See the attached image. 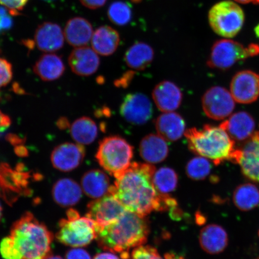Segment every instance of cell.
Returning a JSON list of instances; mask_svg holds the SVG:
<instances>
[{"mask_svg": "<svg viewBox=\"0 0 259 259\" xmlns=\"http://www.w3.org/2000/svg\"><path fill=\"white\" fill-rule=\"evenodd\" d=\"M155 168L150 163L134 162L115 177L109 193L114 196L128 211L145 218L154 210L166 211L165 194L155 188Z\"/></svg>", "mask_w": 259, "mask_h": 259, "instance_id": "1", "label": "cell"}, {"mask_svg": "<svg viewBox=\"0 0 259 259\" xmlns=\"http://www.w3.org/2000/svg\"><path fill=\"white\" fill-rule=\"evenodd\" d=\"M150 232L145 218L126 211L117 221L103 227L97 226V243L103 250L120 254L128 259L130 251L143 245Z\"/></svg>", "mask_w": 259, "mask_h": 259, "instance_id": "2", "label": "cell"}, {"mask_svg": "<svg viewBox=\"0 0 259 259\" xmlns=\"http://www.w3.org/2000/svg\"><path fill=\"white\" fill-rule=\"evenodd\" d=\"M184 136L193 153L208 158L215 165L225 161L235 163L238 148L234 139L220 126L206 124L200 129L191 128L186 131Z\"/></svg>", "mask_w": 259, "mask_h": 259, "instance_id": "3", "label": "cell"}, {"mask_svg": "<svg viewBox=\"0 0 259 259\" xmlns=\"http://www.w3.org/2000/svg\"><path fill=\"white\" fill-rule=\"evenodd\" d=\"M22 259H45L51 254L53 235L44 223L31 212H26L14 223L11 235Z\"/></svg>", "mask_w": 259, "mask_h": 259, "instance_id": "4", "label": "cell"}, {"mask_svg": "<svg viewBox=\"0 0 259 259\" xmlns=\"http://www.w3.org/2000/svg\"><path fill=\"white\" fill-rule=\"evenodd\" d=\"M67 218L58 223L57 240L65 245L77 248L85 247L96 239L97 225L93 220L80 218L76 209L67 210Z\"/></svg>", "mask_w": 259, "mask_h": 259, "instance_id": "5", "label": "cell"}, {"mask_svg": "<svg viewBox=\"0 0 259 259\" xmlns=\"http://www.w3.org/2000/svg\"><path fill=\"white\" fill-rule=\"evenodd\" d=\"M134 148L118 136L105 138L100 142L96 159L107 172L116 177L131 165Z\"/></svg>", "mask_w": 259, "mask_h": 259, "instance_id": "6", "label": "cell"}, {"mask_svg": "<svg viewBox=\"0 0 259 259\" xmlns=\"http://www.w3.org/2000/svg\"><path fill=\"white\" fill-rule=\"evenodd\" d=\"M244 14L235 2L223 1L210 9L208 20L216 34L225 38H232L237 35L244 25Z\"/></svg>", "mask_w": 259, "mask_h": 259, "instance_id": "7", "label": "cell"}, {"mask_svg": "<svg viewBox=\"0 0 259 259\" xmlns=\"http://www.w3.org/2000/svg\"><path fill=\"white\" fill-rule=\"evenodd\" d=\"M259 54V45L250 44L244 47L229 39L217 41L213 44L207 64L210 68L226 70L239 61Z\"/></svg>", "mask_w": 259, "mask_h": 259, "instance_id": "8", "label": "cell"}, {"mask_svg": "<svg viewBox=\"0 0 259 259\" xmlns=\"http://www.w3.org/2000/svg\"><path fill=\"white\" fill-rule=\"evenodd\" d=\"M30 178L24 164L19 163L14 169L7 163H0V196L12 205L19 197L30 196Z\"/></svg>", "mask_w": 259, "mask_h": 259, "instance_id": "9", "label": "cell"}, {"mask_svg": "<svg viewBox=\"0 0 259 259\" xmlns=\"http://www.w3.org/2000/svg\"><path fill=\"white\" fill-rule=\"evenodd\" d=\"M235 100L224 87L215 86L207 90L202 97V108L206 115L214 120H223L232 114Z\"/></svg>", "mask_w": 259, "mask_h": 259, "instance_id": "10", "label": "cell"}, {"mask_svg": "<svg viewBox=\"0 0 259 259\" xmlns=\"http://www.w3.org/2000/svg\"><path fill=\"white\" fill-rule=\"evenodd\" d=\"M87 210V218L93 220L97 227L105 226L117 221L127 211L111 193L90 202Z\"/></svg>", "mask_w": 259, "mask_h": 259, "instance_id": "11", "label": "cell"}, {"mask_svg": "<svg viewBox=\"0 0 259 259\" xmlns=\"http://www.w3.org/2000/svg\"><path fill=\"white\" fill-rule=\"evenodd\" d=\"M120 113L132 124L143 125L153 115V106L147 96L142 93L129 94L120 107Z\"/></svg>", "mask_w": 259, "mask_h": 259, "instance_id": "12", "label": "cell"}, {"mask_svg": "<svg viewBox=\"0 0 259 259\" xmlns=\"http://www.w3.org/2000/svg\"><path fill=\"white\" fill-rule=\"evenodd\" d=\"M230 92L236 102L250 104L259 97V74L251 70H243L233 77Z\"/></svg>", "mask_w": 259, "mask_h": 259, "instance_id": "13", "label": "cell"}, {"mask_svg": "<svg viewBox=\"0 0 259 259\" xmlns=\"http://www.w3.org/2000/svg\"><path fill=\"white\" fill-rule=\"evenodd\" d=\"M235 163L239 165L244 177L259 183V132H255L238 148Z\"/></svg>", "mask_w": 259, "mask_h": 259, "instance_id": "14", "label": "cell"}, {"mask_svg": "<svg viewBox=\"0 0 259 259\" xmlns=\"http://www.w3.org/2000/svg\"><path fill=\"white\" fill-rule=\"evenodd\" d=\"M85 155V148L82 145L66 142L54 148L51 160L56 169L62 171H70L79 166Z\"/></svg>", "mask_w": 259, "mask_h": 259, "instance_id": "15", "label": "cell"}, {"mask_svg": "<svg viewBox=\"0 0 259 259\" xmlns=\"http://www.w3.org/2000/svg\"><path fill=\"white\" fill-rule=\"evenodd\" d=\"M64 34L59 25L46 22L38 26L34 44L45 53H54L64 46Z\"/></svg>", "mask_w": 259, "mask_h": 259, "instance_id": "16", "label": "cell"}, {"mask_svg": "<svg viewBox=\"0 0 259 259\" xmlns=\"http://www.w3.org/2000/svg\"><path fill=\"white\" fill-rule=\"evenodd\" d=\"M152 96L157 108L163 113L176 111L183 100V93L179 87L169 80L157 84Z\"/></svg>", "mask_w": 259, "mask_h": 259, "instance_id": "17", "label": "cell"}, {"mask_svg": "<svg viewBox=\"0 0 259 259\" xmlns=\"http://www.w3.org/2000/svg\"><path fill=\"white\" fill-rule=\"evenodd\" d=\"M220 126L225 129L234 141L239 142L247 141L255 132L254 118L244 111L232 113Z\"/></svg>", "mask_w": 259, "mask_h": 259, "instance_id": "18", "label": "cell"}, {"mask_svg": "<svg viewBox=\"0 0 259 259\" xmlns=\"http://www.w3.org/2000/svg\"><path fill=\"white\" fill-rule=\"evenodd\" d=\"M69 64L71 69L77 75L89 76L98 70L100 58L93 48L77 47L70 54Z\"/></svg>", "mask_w": 259, "mask_h": 259, "instance_id": "19", "label": "cell"}, {"mask_svg": "<svg viewBox=\"0 0 259 259\" xmlns=\"http://www.w3.org/2000/svg\"><path fill=\"white\" fill-rule=\"evenodd\" d=\"M155 127L158 135L166 141L179 140L186 132V122L178 113L164 112L155 121Z\"/></svg>", "mask_w": 259, "mask_h": 259, "instance_id": "20", "label": "cell"}, {"mask_svg": "<svg viewBox=\"0 0 259 259\" xmlns=\"http://www.w3.org/2000/svg\"><path fill=\"white\" fill-rule=\"evenodd\" d=\"M228 242L226 230L219 225H209L200 231V245L202 250L209 254L221 253L228 247Z\"/></svg>", "mask_w": 259, "mask_h": 259, "instance_id": "21", "label": "cell"}, {"mask_svg": "<svg viewBox=\"0 0 259 259\" xmlns=\"http://www.w3.org/2000/svg\"><path fill=\"white\" fill-rule=\"evenodd\" d=\"M139 153L148 163H159L168 156L169 147L166 140L160 135L150 134L146 136L141 141Z\"/></svg>", "mask_w": 259, "mask_h": 259, "instance_id": "22", "label": "cell"}, {"mask_svg": "<svg viewBox=\"0 0 259 259\" xmlns=\"http://www.w3.org/2000/svg\"><path fill=\"white\" fill-rule=\"evenodd\" d=\"M94 32L92 24L85 18L75 17L68 21L64 28V37L74 47H85L92 40Z\"/></svg>", "mask_w": 259, "mask_h": 259, "instance_id": "23", "label": "cell"}, {"mask_svg": "<svg viewBox=\"0 0 259 259\" xmlns=\"http://www.w3.org/2000/svg\"><path fill=\"white\" fill-rule=\"evenodd\" d=\"M82 196L79 184L70 178H63L57 181L53 189L54 201L62 207L76 205Z\"/></svg>", "mask_w": 259, "mask_h": 259, "instance_id": "24", "label": "cell"}, {"mask_svg": "<svg viewBox=\"0 0 259 259\" xmlns=\"http://www.w3.org/2000/svg\"><path fill=\"white\" fill-rule=\"evenodd\" d=\"M120 37L115 29L103 25L94 32L92 38V48L97 54L109 56L115 53L119 46Z\"/></svg>", "mask_w": 259, "mask_h": 259, "instance_id": "25", "label": "cell"}, {"mask_svg": "<svg viewBox=\"0 0 259 259\" xmlns=\"http://www.w3.org/2000/svg\"><path fill=\"white\" fill-rule=\"evenodd\" d=\"M33 70L41 79L50 82L60 78L63 75L65 66L60 56L54 54H46L37 61Z\"/></svg>", "mask_w": 259, "mask_h": 259, "instance_id": "26", "label": "cell"}, {"mask_svg": "<svg viewBox=\"0 0 259 259\" xmlns=\"http://www.w3.org/2000/svg\"><path fill=\"white\" fill-rule=\"evenodd\" d=\"M82 189L86 195L91 198L99 199L109 193V177L103 171L90 170L83 175L82 180Z\"/></svg>", "mask_w": 259, "mask_h": 259, "instance_id": "27", "label": "cell"}, {"mask_svg": "<svg viewBox=\"0 0 259 259\" xmlns=\"http://www.w3.org/2000/svg\"><path fill=\"white\" fill-rule=\"evenodd\" d=\"M154 57L153 49L150 45L138 42L126 52L124 60L128 67L136 70H143L149 66Z\"/></svg>", "mask_w": 259, "mask_h": 259, "instance_id": "28", "label": "cell"}, {"mask_svg": "<svg viewBox=\"0 0 259 259\" xmlns=\"http://www.w3.org/2000/svg\"><path fill=\"white\" fill-rule=\"evenodd\" d=\"M233 202L241 211H249L259 205V190L252 183H244L236 188Z\"/></svg>", "mask_w": 259, "mask_h": 259, "instance_id": "29", "label": "cell"}, {"mask_svg": "<svg viewBox=\"0 0 259 259\" xmlns=\"http://www.w3.org/2000/svg\"><path fill=\"white\" fill-rule=\"evenodd\" d=\"M70 134L76 143L89 145L97 138L98 128L92 119L83 116L73 122L71 125Z\"/></svg>", "mask_w": 259, "mask_h": 259, "instance_id": "30", "label": "cell"}, {"mask_svg": "<svg viewBox=\"0 0 259 259\" xmlns=\"http://www.w3.org/2000/svg\"><path fill=\"white\" fill-rule=\"evenodd\" d=\"M178 182L176 171L170 167H163L155 171L153 183L158 192L161 194L166 195L174 192L177 189Z\"/></svg>", "mask_w": 259, "mask_h": 259, "instance_id": "31", "label": "cell"}, {"mask_svg": "<svg viewBox=\"0 0 259 259\" xmlns=\"http://www.w3.org/2000/svg\"><path fill=\"white\" fill-rule=\"evenodd\" d=\"M211 169L212 165L208 158L199 155L188 162L186 174L192 180H203L209 176Z\"/></svg>", "mask_w": 259, "mask_h": 259, "instance_id": "32", "label": "cell"}, {"mask_svg": "<svg viewBox=\"0 0 259 259\" xmlns=\"http://www.w3.org/2000/svg\"><path fill=\"white\" fill-rule=\"evenodd\" d=\"M110 21L117 25L127 24L132 19L131 8L124 2H115L109 6L108 11Z\"/></svg>", "mask_w": 259, "mask_h": 259, "instance_id": "33", "label": "cell"}, {"mask_svg": "<svg viewBox=\"0 0 259 259\" xmlns=\"http://www.w3.org/2000/svg\"><path fill=\"white\" fill-rule=\"evenodd\" d=\"M0 254L4 259H22L21 252L11 236L3 239L0 243Z\"/></svg>", "mask_w": 259, "mask_h": 259, "instance_id": "34", "label": "cell"}, {"mask_svg": "<svg viewBox=\"0 0 259 259\" xmlns=\"http://www.w3.org/2000/svg\"><path fill=\"white\" fill-rule=\"evenodd\" d=\"M132 259H163L155 248L151 246L141 245L132 251Z\"/></svg>", "mask_w": 259, "mask_h": 259, "instance_id": "35", "label": "cell"}, {"mask_svg": "<svg viewBox=\"0 0 259 259\" xmlns=\"http://www.w3.org/2000/svg\"><path fill=\"white\" fill-rule=\"evenodd\" d=\"M12 76V64L7 60L0 58V89L11 82Z\"/></svg>", "mask_w": 259, "mask_h": 259, "instance_id": "36", "label": "cell"}, {"mask_svg": "<svg viewBox=\"0 0 259 259\" xmlns=\"http://www.w3.org/2000/svg\"><path fill=\"white\" fill-rule=\"evenodd\" d=\"M29 0H0V5L8 10L12 16L20 15Z\"/></svg>", "mask_w": 259, "mask_h": 259, "instance_id": "37", "label": "cell"}, {"mask_svg": "<svg viewBox=\"0 0 259 259\" xmlns=\"http://www.w3.org/2000/svg\"><path fill=\"white\" fill-rule=\"evenodd\" d=\"M13 26L12 15L4 6H0V34H4Z\"/></svg>", "mask_w": 259, "mask_h": 259, "instance_id": "38", "label": "cell"}, {"mask_svg": "<svg viewBox=\"0 0 259 259\" xmlns=\"http://www.w3.org/2000/svg\"><path fill=\"white\" fill-rule=\"evenodd\" d=\"M66 259H92L88 252L81 248L72 249L67 252Z\"/></svg>", "mask_w": 259, "mask_h": 259, "instance_id": "39", "label": "cell"}, {"mask_svg": "<svg viewBox=\"0 0 259 259\" xmlns=\"http://www.w3.org/2000/svg\"><path fill=\"white\" fill-rule=\"evenodd\" d=\"M82 5L90 9H97L105 5L107 0H79Z\"/></svg>", "mask_w": 259, "mask_h": 259, "instance_id": "40", "label": "cell"}, {"mask_svg": "<svg viewBox=\"0 0 259 259\" xmlns=\"http://www.w3.org/2000/svg\"><path fill=\"white\" fill-rule=\"evenodd\" d=\"M134 73L133 72H127V73L123 74L121 78H119L115 82V85L116 87H127L130 82H131L133 77L134 76Z\"/></svg>", "mask_w": 259, "mask_h": 259, "instance_id": "41", "label": "cell"}, {"mask_svg": "<svg viewBox=\"0 0 259 259\" xmlns=\"http://www.w3.org/2000/svg\"><path fill=\"white\" fill-rule=\"evenodd\" d=\"M11 119L0 111V134L11 124Z\"/></svg>", "mask_w": 259, "mask_h": 259, "instance_id": "42", "label": "cell"}, {"mask_svg": "<svg viewBox=\"0 0 259 259\" xmlns=\"http://www.w3.org/2000/svg\"><path fill=\"white\" fill-rule=\"evenodd\" d=\"M6 139H7L10 143L15 145V147L24 144V139L19 138L18 136L16 135H9L6 137Z\"/></svg>", "mask_w": 259, "mask_h": 259, "instance_id": "43", "label": "cell"}, {"mask_svg": "<svg viewBox=\"0 0 259 259\" xmlns=\"http://www.w3.org/2000/svg\"><path fill=\"white\" fill-rule=\"evenodd\" d=\"M93 259H120L117 255L111 253V252H100L95 255Z\"/></svg>", "mask_w": 259, "mask_h": 259, "instance_id": "44", "label": "cell"}, {"mask_svg": "<svg viewBox=\"0 0 259 259\" xmlns=\"http://www.w3.org/2000/svg\"><path fill=\"white\" fill-rule=\"evenodd\" d=\"M15 153L19 157H26L28 154V150L23 145L16 146L15 148Z\"/></svg>", "mask_w": 259, "mask_h": 259, "instance_id": "45", "label": "cell"}, {"mask_svg": "<svg viewBox=\"0 0 259 259\" xmlns=\"http://www.w3.org/2000/svg\"><path fill=\"white\" fill-rule=\"evenodd\" d=\"M58 127L61 129H66L69 127V122L67 121V119L65 118H61L58 119L57 122Z\"/></svg>", "mask_w": 259, "mask_h": 259, "instance_id": "46", "label": "cell"}, {"mask_svg": "<svg viewBox=\"0 0 259 259\" xmlns=\"http://www.w3.org/2000/svg\"><path fill=\"white\" fill-rule=\"evenodd\" d=\"M165 259H185L181 255L174 253V252H167L164 255Z\"/></svg>", "mask_w": 259, "mask_h": 259, "instance_id": "47", "label": "cell"}, {"mask_svg": "<svg viewBox=\"0 0 259 259\" xmlns=\"http://www.w3.org/2000/svg\"><path fill=\"white\" fill-rule=\"evenodd\" d=\"M235 2L242 3V4H247L251 2H255V0H235Z\"/></svg>", "mask_w": 259, "mask_h": 259, "instance_id": "48", "label": "cell"}, {"mask_svg": "<svg viewBox=\"0 0 259 259\" xmlns=\"http://www.w3.org/2000/svg\"><path fill=\"white\" fill-rule=\"evenodd\" d=\"M45 259H63L62 257L60 256V255H53L50 254Z\"/></svg>", "mask_w": 259, "mask_h": 259, "instance_id": "49", "label": "cell"}, {"mask_svg": "<svg viewBox=\"0 0 259 259\" xmlns=\"http://www.w3.org/2000/svg\"><path fill=\"white\" fill-rule=\"evenodd\" d=\"M254 32L256 36L259 38V24H258L254 29Z\"/></svg>", "mask_w": 259, "mask_h": 259, "instance_id": "50", "label": "cell"}, {"mask_svg": "<svg viewBox=\"0 0 259 259\" xmlns=\"http://www.w3.org/2000/svg\"><path fill=\"white\" fill-rule=\"evenodd\" d=\"M2 217V208L1 205H0V220H1Z\"/></svg>", "mask_w": 259, "mask_h": 259, "instance_id": "51", "label": "cell"}, {"mask_svg": "<svg viewBox=\"0 0 259 259\" xmlns=\"http://www.w3.org/2000/svg\"><path fill=\"white\" fill-rule=\"evenodd\" d=\"M44 1H47V2H53V1H54V0H44Z\"/></svg>", "mask_w": 259, "mask_h": 259, "instance_id": "52", "label": "cell"}, {"mask_svg": "<svg viewBox=\"0 0 259 259\" xmlns=\"http://www.w3.org/2000/svg\"><path fill=\"white\" fill-rule=\"evenodd\" d=\"M255 3H258V4H259V0H255Z\"/></svg>", "mask_w": 259, "mask_h": 259, "instance_id": "53", "label": "cell"}, {"mask_svg": "<svg viewBox=\"0 0 259 259\" xmlns=\"http://www.w3.org/2000/svg\"><path fill=\"white\" fill-rule=\"evenodd\" d=\"M255 259H259V256L257 257L256 258H255Z\"/></svg>", "mask_w": 259, "mask_h": 259, "instance_id": "54", "label": "cell"}, {"mask_svg": "<svg viewBox=\"0 0 259 259\" xmlns=\"http://www.w3.org/2000/svg\"><path fill=\"white\" fill-rule=\"evenodd\" d=\"M258 236H259V231H258Z\"/></svg>", "mask_w": 259, "mask_h": 259, "instance_id": "55", "label": "cell"}]
</instances>
